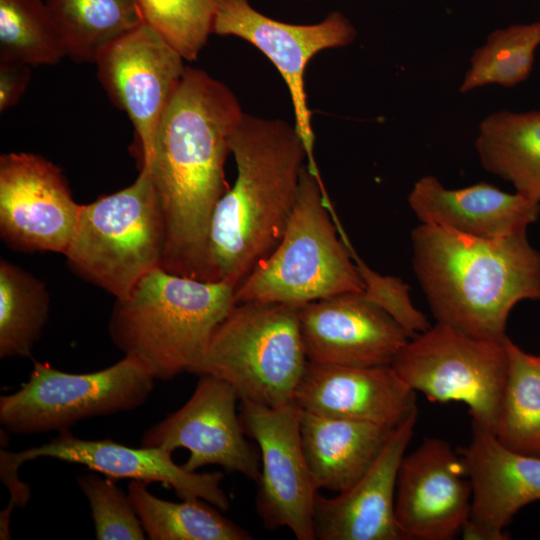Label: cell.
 <instances>
[{
  "label": "cell",
  "mask_w": 540,
  "mask_h": 540,
  "mask_svg": "<svg viewBox=\"0 0 540 540\" xmlns=\"http://www.w3.org/2000/svg\"><path fill=\"white\" fill-rule=\"evenodd\" d=\"M234 93L207 72L186 67L160 119L149 168L165 229L161 268L218 281L210 251L215 207L230 186L224 165L243 118Z\"/></svg>",
  "instance_id": "cell-1"
},
{
  "label": "cell",
  "mask_w": 540,
  "mask_h": 540,
  "mask_svg": "<svg viewBox=\"0 0 540 540\" xmlns=\"http://www.w3.org/2000/svg\"><path fill=\"white\" fill-rule=\"evenodd\" d=\"M411 242L414 273L437 322L503 342L513 307L540 299V252L527 231L480 238L420 223Z\"/></svg>",
  "instance_id": "cell-2"
},
{
  "label": "cell",
  "mask_w": 540,
  "mask_h": 540,
  "mask_svg": "<svg viewBox=\"0 0 540 540\" xmlns=\"http://www.w3.org/2000/svg\"><path fill=\"white\" fill-rule=\"evenodd\" d=\"M229 148L237 177L215 207L209 242L218 280L237 288L281 240L307 154L294 125L247 114Z\"/></svg>",
  "instance_id": "cell-3"
},
{
  "label": "cell",
  "mask_w": 540,
  "mask_h": 540,
  "mask_svg": "<svg viewBox=\"0 0 540 540\" xmlns=\"http://www.w3.org/2000/svg\"><path fill=\"white\" fill-rule=\"evenodd\" d=\"M235 289L227 281H201L158 267L126 297L115 299L109 335L155 380L192 373L215 328L235 306Z\"/></svg>",
  "instance_id": "cell-4"
},
{
  "label": "cell",
  "mask_w": 540,
  "mask_h": 540,
  "mask_svg": "<svg viewBox=\"0 0 540 540\" xmlns=\"http://www.w3.org/2000/svg\"><path fill=\"white\" fill-rule=\"evenodd\" d=\"M338 234L320 185L305 165L284 234L275 249L235 289L236 303L302 306L363 292V280Z\"/></svg>",
  "instance_id": "cell-5"
},
{
  "label": "cell",
  "mask_w": 540,
  "mask_h": 540,
  "mask_svg": "<svg viewBox=\"0 0 540 540\" xmlns=\"http://www.w3.org/2000/svg\"><path fill=\"white\" fill-rule=\"evenodd\" d=\"M300 307L236 303L215 328L192 373L225 381L239 401L270 407L293 403L308 363L300 331Z\"/></svg>",
  "instance_id": "cell-6"
},
{
  "label": "cell",
  "mask_w": 540,
  "mask_h": 540,
  "mask_svg": "<svg viewBox=\"0 0 540 540\" xmlns=\"http://www.w3.org/2000/svg\"><path fill=\"white\" fill-rule=\"evenodd\" d=\"M165 229L149 168L128 187L81 205L64 254L85 281L120 299L161 267Z\"/></svg>",
  "instance_id": "cell-7"
},
{
  "label": "cell",
  "mask_w": 540,
  "mask_h": 540,
  "mask_svg": "<svg viewBox=\"0 0 540 540\" xmlns=\"http://www.w3.org/2000/svg\"><path fill=\"white\" fill-rule=\"evenodd\" d=\"M155 379L136 360L90 373H68L34 361L28 381L0 397V424L17 435L68 431L93 417L132 411L145 403Z\"/></svg>",
  "instance_id": "cell-8"
},
{
  "label": "cell",
  "mask_w": 540,
  "mask_h": 540,
  "mask_svg": "<svg viewBox=\"0 0 540 540\" xmlns=\"http://www.w3.org/2000/svg\"><path fill=\"white\" fill-rule=\"evenodd\" d=\"M507 338L482 340L437 322L410 338L391 366L430 401L466 404L472 420L494 433L508 374Z\"/></svg>",
  "instance_id": "cell-9"
},
{
  "label": "cell",
  "mask_w": 540,
  "mask_h": 540,
  "mask_svg": "<svg viewBox=\"0 0 540 540\" xmlns=\"http://www.w3.org/2000/svg\"><path fill=\"white\" fill-rule=\"evenodd\" d=\"M246 435L260 450L256 509L267 529L285 527L298 540H314L317 490L300 438V408L295 402L270 407L239 401Z\"/></svg>",
  "instance_id": "cell-10"
},
{
  "label": "cell",
  "mask_w": 540,
  "mask_h": 540,
  "mask_svg": "<svg viewBox=\"0 0 540 540\" xmlns=\"http://www.w3.org/2000/svg\"><path fill=\"white\" fill-rule=\"evenodd\" d=\"M212 33L242 38L263 52L286 82L294 110V126L307 154L309 172L321 181L314 158L311 111L304 88V73L311 58L328 48L350 44L356 35L351 22L340 12L323 21L295 25L277 21L254 9L249 0H216Z\"/></svg>",
  "instance_id": "cell-11"
},
{
  "label": "cell",
  "mask_w": 540,
  "mask_h": 540,
  "mask_svg": "<svg viewBox=\"0 0 540 540\" xmlns=\"http://www.w3.org/2000/svg\"><path fill=\"white\" fill-rule=\"evenodd\" d=\"M185 59L146 23L115 40L98 55V79L129 117L141 157L149 167L157 128L186 67Z\"/></svg>",
  "instance_id": "cell-12"
},
{
  "label": "cell",
  "mask_w": 540,
  "mask_h": 540,
  "mask_svg": "<svg viewBox=\"0 0 540 540\" xmlns=\"http://www.w3.org/2000/svg\"><path fill=\"white\" fill-rule=\"evenodd\" d=\"M238 403L239 397L228 383L200 375L187 402L145 431L141 446L172 453L184 448L189 451L182 464L186 471L218 465L257 482L260 456L245 437Z\"/></svg>",
  "instance_id": "cell-13"
},
{
  "label": "cell",
  "mask_w": 540,
  "mask_h": 540,
  "mask_svg": "<svg viewBox=\"0 0 540 540\" xmlns=\"http://www.w3.org/2000/svg\"><path fill=\"white\" fill-rule=\"evenodd\" d=\"M81 205L62 170L27 152L0 157V236L12 249L65 254Z\"/></svg>",
  "instance_id": "cell-14"
},
{
  "label": "cell",
  "mask_w": 540,
  "mask_h": 540,
  "mask_svg": "<svg viewBox=\"0 0 540 540\" xmlns=\"http://www.w3.org/2000/svg\"><path fill=\"white\" fill-rule=\"evenodd\" d=\"M472 485L460 453L440 438H425L405 454L398 471L395 518L404 540H450L462 532Z\"/></svg>",
  "instance_id": "cell-15"
},
{
  "label": "cell",
  "mask_w": 540,
  "mask_h": 540,
  "mask_svg": "<svg viewBox=\"0 0 540 540\" xmlns=\"http://www.w3.org/2000/svg\"><path fill=\"white\" fill-rule=\"evenodd\" d=\"M299 323L308 362L316 364L391 365L410 339L402 326L363 292L302 305Z\"/></svg>",
  "instance_id": "cell-16"
},
{
  "label": "cell",
  "mask_w": 540,
  "mask_h": 540,
  "mask_svg": "<svg viewBox=\"0 0 540 540\" xmlns=\"http://www.w3.org/2000/svg\"><path fill=\"white\" fill-rule=\"evenodd\" d=\"M6 452L19 467L26 461L48 457L84 465L113 480L159 482L172 488L181 500L202 499L222 512L230 507L229 497L221 487V472L186 471L172 460V452L160 448H133L111 439H82L68 430L43 445Z\"/></svg>",
  "instance_id": "cell-17"
},
{
  "label": "cell",
  "mask_w": 540,
  "mask_h": 540,
  "mask_svg": "<svg viewBox=\"0 0 540 540\" xmlns=\"http://www.w3.org/2000/svg\"><path fill=\"white\" fill-rule=\"evenodd\" d=\"M472 485L467 540H505L506 527L524 506L540 500V456L505 448L494 433L471 421L468 445L459 451Z\"/></svg>",
  "instance_id": "cell-18"
},
{
  "label": "cell",
  "mask_w": 540,
  "mask_h": 540,
  "mask_svg": "<svg viewBox=\"0 0 540 540\" xmlns=\"http://www.w3.org/2000/svg\"><path fill=\"white\" fill-rule=\"evenodd\" d=\"M417 418L418 411L394 428L376 460L350 488L334 497L317 492L315 539L404 540L395 518V493Z\"/></svg>",
  "instance_id": "cell-19"
},
{
  "label": "cell",
  "mask_w": 540,
  "mask_h": 540,
  "mask_svg": "<svg viewBox=\"0 0 540 540\" xmlns=\"http://www.w3.org/2000/svg\"><path fill=\"white\" fill-rule=\"evenodd\" d=\"M294 402L303 411L391 428L418 411L416 392L391 365L308 362Z\"/></svg>",
  "instance_id": "cell-20"
},
{
  "label": "cell",
  "mask_w": 540,
  "mask_h": 540,
  "mask_svg": "<svg viewBox=\"0 0 540 540\" xmlns=\"http://www.w3.org/2000/svg\"><path fill=\"white\" fill-rule=\"evenodd\" d=\"M420 223L480 238L527 231L540 215V203L479 182L449 189L434 176L417 180L407 198Z\"/></svg>",
  "instance_id": "cell-21"
},
{
  "label": "cell",
  "mask_w": 540,
  "mask_h": 540,
  "mask_svg": "<svg viewBox=\"0 0 540 540\" xmlns=\"http://www.w3.org/2000/svg\"><path fill=\"white\" fill-rule=\"evenodd\" d=\"M299 428L315 489L336 493L347 490L363 476L394 430L301 409Z\"/></svg>",
  "instance_id": "cell-22"
},
{
  "label": "cell",
  "mask_w": 540,
  "mask_h": 540,
  "mask_svg": "<svg viewBox=\"0 0 540 540\" xmlns=\"http://www.w3.org/2000/svg\"><path fill=\"white\" fill-rule=\"evenodd\" d=\"M476 150L487 171L540 203V110L487 116L479 126Z\"/></svg>",
  "instance_id": "cell-23"
},
{
  "label": "cell",
  "mask_w": 540,
  "mask_h": 540,
  "mask_svg": "<svg viewBox=\"0 0 540 540\" xmlns=\"http://www.w3.org/2000/svg\"><path fill=\"white\" fill-rule=\"evenodd\" d=\"M66 56L95 63L108 45L145 23L137 0H44Z\"/></svg>",
  "instance_id": "cell-24"
},
{
  "label": "cell",
  "mask_w": 540,
  "mask_h": 540,
  "mask_svg": "<svg viewBox=\"0 0 540 540\" xmlns=\"http://www.w3.org/2000/svg\"><path fill=\"white\" fill-rule=\"evenodd\" d=\"M149 483L131 480L128 496L150 540H251L252 535L202 499L171 502L153 495Z\"/></svg>",
  "instance_id": "cell-25"
},
{
  "label": "cell",
  "mask_w": 540,
  "mask_h": 540,
  "mask_svg": "<svg viewBox=\"0 0 540 540\" xmlns=\"http://www.w3.org/2000/svg\"><path fill=\"white\" fill-rule=\"evenodd\" d=\"M508 374L494 435L505 448L540 456V361L509 338Z\"/></svg>",
  "instance_id": "cell-26"
},
{
  "label": "cell",
  "mask_w": 540,
  "mask_h": 540,
  "mask_svg": "<svg viewBox=\"0 0 540 540\" xmlns=\"http://www.w3.org/2000/svg\"><path fill=\"white\" fill-rule=\"evenodd\" d=\"M45 284L6 259L0 260V357H30L48 320Z\"/></svg>",
  "instance_id": "cell-27"
},
{
  "label": "cell",
  "mask_w": 540,
  "mask_h": 540,
  "mask_svg": "<svg viewBox=\"0 0 540 540\" xmlns=\"http://www.w3.org/2000/svg\"><path fill=\"white\" fill-rule=\"evenodd\" d=\"M65 56L44 0H0V61L53 65Z\"/></svg>",
  "instance_id": "cell-28"
},
{
  "label": "cell",
  "mask_w": 540,
  "mask_h": 540,
  "mask_svg": "<svg viewBox=\"0 0 540 540\" xmlns=\"http://www.w3.org/2000/svg\"><path fill=\"white\" fill-rule=\"evenodd\" d=\"M539 45L540 21L493 31L471 57L460 91L465 93L489 84L511 87L526 80Z\"/></svg>",
  "instance_id": "cell-29"
},
{
  "label": "cell",
  "mask_w": 540,
  "mask_h": 540,
  "mask_svg": "<svg viewBox=\"0 0 540 540\" xmlns=\"http://www.w3.org/2000/svg\"><path fill=\"white\" fill-rule=\"evenodd\" d=\"M146 24L185 60L194 61L212 34L216 0H137Z\"/></svg>",
  "instance_id": "cell-30"
},
{
  "label": "cell",
  "mask_w": 540,
  "mask_h": 540,
  "mask_svg": "<svg viewBox=\"0 0 540 540\" xmlns=\"http://www.w3.org/2000/svg\"><path fill=\"white\" fill-rule=\"evenodd\" d=\"M77 483L86 496L97 540H143L146 533L129 499L113 479L84 473Z\"/></svg>",
  "instance_id": "cell-31"
},
{
  "label": "cell",
  "mask_w": 540,
  "mask_h": 540,
  "mask_svg": "<svg viewBox=\"0 0 540 540\" xmlns=\"http://www.w3.org/2000/svg\"><path fill=\"white\" fill-rule=\"evenodd\" d=\"M352 258L364 283L363 295L389 313L407 332L410 338L428 329L423 313L411 303L408 286L400 279L382 276L371 270L353 251Z\"/></svg>",
  "instance_id": "cell-32"
},
{
  "label": "cell",
  "mask_w": 540,
  "mask_h": 540,
  "mask_svg": "<svg viewBox=\"0 0 540 540\" xmlns=\"http://www.w3.org/2000/svg\"><path fill=\"white\" fill-rule=\"evenodd\" d=\"M8 457L6 450H0L1 479L10 491L8 506L0 513V539H11L10 518L14 507L25 506L30 498V487L18 478V469Z\"/></svg>",
  "instance_id": "cell-33"
},
{
  "label": "cell",
  "mask_w": 540,
  "mask_h": 540,
  "mask_svg": "<svg viewBox=\"0 0 540 540\" xmlns=\"http://www.w3.org/2000/svg\"><path fill=\"white\" fill-rule=\"evenodd\" d=\"M29 65L0 61V111L17 104L28 86L31 70Z\"/></svg>",
  "instance_id": "cell-34"
},
{
  "label": "cell",
  "mask_w": 540,
  "mask_h": 540,
  "mask_svg": "<svg viewBox=\"0 0 540 540\" xmlns=\"http://www.w3.org/2000/svg\"><path fill=\"white\" fill-rule=\"evenodd\" d=\"M538 360L540 361V356H537Z\"/></svg>",
  "instance_id": "cell-35"
}]
</instances>
